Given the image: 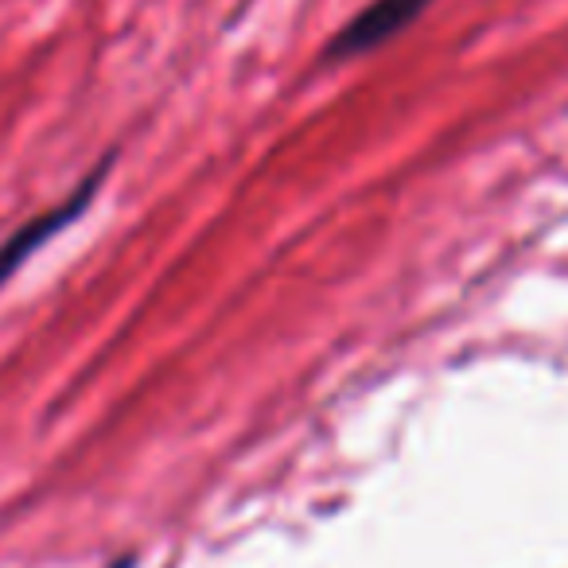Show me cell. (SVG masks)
Returning a JSON list of instances; mask_svg holds the SVG:
<instances>
[{
  "label": "cell",
  "mask_w": 568,
  "mask_h": 568,
  "mask_svg": "<svg viewBox=\"0 0 568 568\" xmlns=\"http://www.w3.org/2000/svg\"><path fill=\"white\" fill-rule=\"evenodd\" d=\"M102 175H105V168L102 172H94L87 183H82L79 191H74L71 199H67L63 206H55V211H48L43 219H36V222H28V226H20L17 234L9 237V242L0 245V281L4 276H12L20 268V261L28 257L32 250H40L43 242H48L55 230H63V226H71L74 219H79L82 211H87V203H90V195L98 191V183H102Z\"/></svg>",
  "instance_id": "2"
},
{
  "label": "cell",
  "mask_w": 568,
  "mask_h": 568,
  "mask_svg": "<svg viewBox=\"0 0 568 568\" xmlns=\"http://www.w3.org/2000/svg\"><path fill=\"white\" fill-rule=\"evenodd\" d=\"M428 4H433V0H371L355 20H347V24L335 32L324 59L339 63V59H358V55H366V51L382 48V43H389L394 36H402Z\"/></svg>",
  "instance_id": "1"
}]
</instances>
